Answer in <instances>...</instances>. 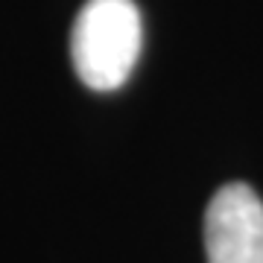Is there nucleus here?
Returning a JSON list of instances; mask_svg holds the SVG:
<instances>
[{"label": "nucleus", "mask_w": 263, "mask_h": 263, "mask_svg": "<svg viewBox=\"0 0 263 263\" xmlns=\"http://www.w3.org/2000/svg\"><path fill=\"white\" fill-rule=\"evenodd\" d=\"M141 44L143 24L135 0H88L70 35L76 76L94 91H114L132 76Z\"/></svg>", "instance_id": "1"}, {"label": "nucleus", "mask_w": 263, "mask_h": 263, "mask_svg": "<svg viewBox=\"0 0 263 263\" xmlns=\"http://www.w3.org/2000/svg\"><path fill=\"white\" fill-rule=\"evenodd\" d=\"M208 263H263V202L249 184L219 187L205 211Z\"/></svg>", "instance_id": "2"}]
</instances>
